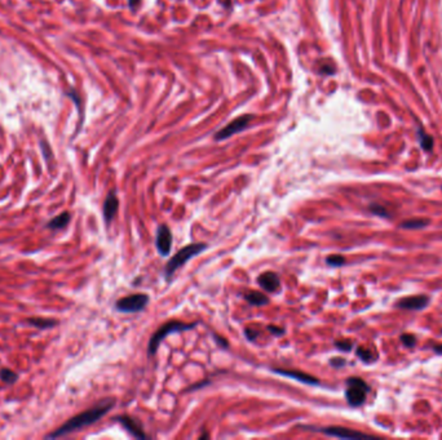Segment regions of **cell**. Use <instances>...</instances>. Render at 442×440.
Instances as JSON below:
<instances>
[{
	"label": "cell",
	"instance_id": "obj_1",
	"mask_svg": "<svg viewBox=\"0 0 442 440\" xmlns=\"http://www.w3.org/2000/svg\"><path fill=\"white\" fill-rule=\"evenodd\" d=\"M114 404H115L114 399H105V400L98 403L97 406L92 407L91 409H88L86 412L80 413L78 416L70 418L67 422L63 423L62 426H59V429L55 430L53 433L48 434L46 438L47 439H56V438L65 437L67 434L78 431V430L82 429V427L89 426L92 423L97 422L101 417H104L105 414L114 407Z\"/></svg>",
	"mask_w": 442,
	"mask_h": 440
},
{
	"label": "cell",
	"instance_id": "obj_2",
	"mask_svg": "<svg viewBox=\"0 0 442 440\" xmlns=\"http://www.w3.org/2000/svg\"><path fill=\"white\" fill-rule=\"evenodd\" d=\"M206 248H207V246H206L205 243H194V244H189V246L181 248L177 253L175 254V256L168 261L167 266H166V270H164L166 276L167 277L172 276L175 271L177 270V269H180L185 262H188L190 258H193V257H195L197 254L201 253V252H203Z\"/></svg>",
	"mask_w": 442,
	"mask_h": 440
},
{
	"label": "cell",
	"instance_id": "obj_3",
	"mask_svg": "<svg viewBox=\"0 0 442 440\" xmlns=\"http://www.w3.org/2000/svg\"><path fill=\"white\" fill-rule=\"evenodd\" d=\"M195 327V324H188V323L182 322H176V320H171V322L166 323L163 326L160 327L157 332L154 333L153 337L150 338L149 342V351L150 355H154L157 353L158 347H159L160 342L164 340V337H167L168 334L175 332H184V330H190Z\"/></svg>",
	"mask_w": 442,
	"mask_h": 440
},
{
	"label": "cell",
	"instance_id": "obj_4",
	"mask_svg": "<svg viewBox=\"0 0 442 440\" xmlns=\"http://www.w3.org/2000/svg\"><path fill=\"white\" fill-rule=\"evenodd\" d=\"M370 392V386L362 378L351 377L347 380L345 398L351 407H361L365 403L366 396Z\"/></svg>",
	"mask_w": 442,
	"mask_h": 440
},
{
	"label": "cell",
	"instance_id": "obj_5",
	"mask_svg": "<svg viewBox=\"0 0 442 440\" xmlns=\"http://www.w3.org/2000/svg\"><path fill=\"white\" fill-rule=\"evenodd\" d=\"M149 302V296L145 293H136V295L127 296L117 301L115 307L120 312H127V314H132V312H139L145 308V306Z\"/></svg>",
	"mask_w": 442,
	"mask_h": 440
},
{
	"label": "cell",
	"instance_id": "obj_6",
	"mask_svg": "<svg viewBox=\"0 0 442 440\" xmlns=\"http://www.w3.org/2000/svg\"><path fill=\"white\" fill-rule=\"evenodd\" d=\"M252 116L251 115H242L239 118L234 119L232 123L225 127V128L220 129L219 132H216L215 139L216 141H223V139H227L232 136L237 135V133L242 132L248 127V123L251 121Z\"/></svg>",
	"mask_w": 442,
	"mask_h": 440
},
{
	"label": "cell",
	"instance_id": "obj_7",
	"mask_svg": "<svg viewBox=\"0 0 442 440\" xmlns=\"http://www.w3.org/2000/svg\"><path fill=\"white\" fill-rule=\"evenodd\" d=\"M318 431H322V433L328 435V437L340 438V439H371L370 435H366V434L358 433V431H354V430L345 429V427L340 426L324 427V429L318 430Z\"/></svg>",
	"mask_w": 442,
	"mask_h": 440
},
{
	"label": "cell",
	"instance_id": "obj_8",
	"mask_svg": "<svg viewBox=\"0 0 442 440\" xmlns=\"http://www.w3.org/2000/svg\"><path fill=\"white\" fill-rule=\"evenodd\" d=\"M431 298L428 296L419 295V296H409L397 302V307L404 308V310H423L424 307L429 305Z\"/></svg>",
	"mask_w": 442,
	"mask_h": 440
},
{
	"label": "cell",
	"instance_id": "obj_9",
	"mask_svg": "<svg viewBox=\"0 0 442 440\" xmlns=\"http://www.w3.org/2000/svg\"><path fill=\"white\" fill-rule=\"evenodd\" d=\"M157 249L162 256H168L172 248V234L166 225H160L157 231Z\"/></svg>",
	"mask_w": 442,
	"mask_h": 440
},
{
	"label": "cell",
	"instance_id": "obj_10",
	"mask_svg": "<svg viewBox=\"0 0 442 440\" xmlns=\"http://www.w3.org/2000/svg\"><path fill=\"white\" fill-rule=\"evenodd\" d=\"M115 421H118V422L120 423L129 434H132L135 438H139V439H145V438H147V435L144 433L143 427L140 426V423L136 422L132 417L119 416L115 418Z\"/></svg>",
	"mask_w": 442,
	"mask_h": 440
},
{
	"label": "cell",
	"instance_id": "obj_11",
	"mask_svg": "<svg viewBox=\"0 0 442 440\" xmlns=\"http://www.w3.org/2000/svg\"><path fill=\"white\" fill-rule=\"evenodd\" d=\"M273 371H274V373L285 376V377L293 378V380L303 382V384H306V385H320V381H318L317 378L313 377V376H310V374L304 373V372L286 371V369H277V368L273 369Z\"/></svg>",
	"mask_w": 442,
	"mask_h": 440
},
{
	"label": "cell",
	"instance_id": "obj_12",
	"mask_svg": "<svg viewBox=\"0 0 442 440\" xmlns=\"http://www.w3.org/2000/svg\"><path fill=\"white\" fill-rule=\"evenodd\" d=\"M258 283L264 291L266 292H275L277 289H279L281 287V280H279V276L275 273L272 271H268V273H264L258 277Z\"/></svg>",
	"mask_w": 442,
	"mask_h": 440
},
{
	"label": "cell",
	"instance_id": "obj_13",
	"mask_svg": "<svg viewBox=\"0 0 442 440\" xmlns=\"http://www.w3.org/2000/svg\"><path fill=\"white\" fill-rule=\"evenodd\" d=\"M118 207H119L118 198H117V195L112 191V192L108 195V198L105 199L104 203V219L106 223H110V222L113 221V219H114L115 215H117Z\"/></svg>",
	"mask_w": 442,
	"mask_h": 440
},
{
	"label": "cell",
	"instance_id": "obj_14",
	"mask_svg": "<svg viewBox=\"0 0 442 440\" xmlns=\"http://www.w3.org/2000/svg\"><path fill=\"white\" fill-rule=\"evenodd\" d=\"M70 219H71V216H70L69 212H63L61 215L56 216L53 220H51L47 223V227L52 230H61L63 227H66L67 223L70 222Z\"/></svg>",
	"mask_w": 442,
	"mask_h": 440
},
{
	"label": "cell",
	"instance_id": "obj_15",
	"mask_svg": "<svg viewBox=\"0 0 442 440\" xmlns=\"http://www.w3.org/2000/svg\"><path fill=\"white\" fill-rule=\"evenodd\" d=\"M416 135H418V139L421 149L424 150V151H427V153H428V151H432L433 145H435V139H433V137L425 132L423 127H419L418 131H416Z\"/></svg>",
	"mask_w": 442,
	"mask_h": 440
},
{
	"label": "cell",
	"instance_id": "obj_16",
	"mask_svg": "<svg viewBox=\"0 0 442 440\" xmlns=\"http://www.w3.org/2000/svg\"><path fill=\"white\" fill-rule=\"evenodd\" d=\"M244 298H246V301H247L250 305L254 306H264L269 302V298L265 295H263L261 292H255V291L248 292V293H246Z\"/></svg>",
	"mask_w": 442,
	"mask_h": 440
},
{
	"label": "cell",
	"instance_id": "obj_17",
	"mask_svg": "<svg viewBox=\"0 0 442 440\" xmlns=\"http://www.w3.org/2000/svg\"><path fill=\"white\" fill-rule=\"evenodd\" d=\"M429 225L428 219H410L401 223V227L406 230H419Z\"/></svg>",
	"mask_w": 442,
	"mask_h": 440
},
{
	"label": "cell",
	"instance_id": "obj_18",
	"mask_svg": "<svg viewBox=\"0 0 442 440\" xmlns=\"http://www.w3.org/2000/svg\"><path fill=\"white\" fill-rule=\"evenodd\" d=\"M28 323L30 326L35 327V328H39V330H48V328L56 326L57 320L47 319V318H31V319L28 320Z\"/></svg>",
	"mask_w": 442,
	"mask_h": 440
},
{
	"label": "cell",
	"instance_id": "obj_19",
	"mask_svg": "<svg viewBox=\"0 0 442 440\" xmlns=\"http://www.w3.org/2000/svg\"><path fill=\"white\" fill-rule=\"evenodd\" d=\"M0 380L5 382V384L12 385L14 382H17L18 374L12 371V369H9V368H3V369H0Z\"/></svg>",
	"mask_w": 442,
	"mask_h": 440
},
{
	"label": "cell",
	"instance_id": "obj_20",
	"mask_svg": "<svg viewBox=\"0 0 442 440\" xmlns=\"http://www.w3.org/2000/svg\"><path fill=\"white\" fill-rule=\"evenodd\" d=\"M369 209L373 215L378 216V217H382V219H389V213H388L386 209L384 208V207H382L380 204H371Z\"/></svg>",
	"mask_w": 442,
	"mask_h": 440
},
{
	"label": "cell",
	"instance_id": "obj_21",
	"mask_svg": "<svg viewBox=\"0 0 442 440\" xmlns=\"http://www.w3.org/2000/svg\"><path fill=\"white\" fill-rule=\"evenodd\" d=\"M326 262L330 266H343L345 264V258L343 256H340V254H332V256H328L326 258Z\"/></svg>",
	"mask_w": 442,
	"mask_h": 440
},
{
	"label": "cell",
	"instance_id": "obj_22",
	"mask_svg": "<svg viewBox=\"0 0 442 440\" xmlns=\"http://www.w3.org/2000/svg\"><path fill=\"white\" fill-rule=\"evenodd\" d=\"M401 342L406 347H414L416 343V337L410 333H404V334H401Z\"/></svg>",
	"mask_w": 442,
	"mask_h": 440
},
{
	"label": "cell",
	"instance_id": "obj_23",
	"mask_svg": "<svg viewBox=\"0 0 442 440\" xmlns=\"http://www.w3.org/2000/svg\"><path fill=\"white\" fill-rule=\"evenodd\" d=\"M357 357H358L362 361H365V363H371V361H373V355H371V353H370L369 350L363 349V347H358V349H357Z\"/></svg>",
	"mask_w": 442,
	"mask_h": 440
},
{
	"label": "cell",
	"instance_id": "obj_24",
	"mask_svg": "<svg viewBox=\"0 0 442 440\" xmlns=\"http://www.w3.org/2000/svg\"><path fill=\"white\" fill-rule=\"evenodd\" d=\"M335 346L338 347L339 350L341 351H351L352 347H353V343L348 340H341L336 341V342H335Z\"/></svg>",
	"mask_w": 442,
	"mask_h": 440
},
{
	"label": "cell",
	"instance_id": "obj_25",
	"mask_svg": "<svg viewBox=\"0 0 442 440\" xmlns=\"http://www.w3.org/2000/svg\"><path fill=\"white\" fill-rule=\"evenodd\" d=\"M330 364L335 368H341L343 365H345V360L343 358H334V359H331Z\"/></svg>",
	"mask_w": 442,
	"mask_h": 440
},
{
	"label": "cell",
	"instance_id": "obj_26",
	"mask_svg": "<svg viewBox=\"0 0 442 440\" xmlns=\"http://www.w3.org/2000/svg\"><path fill=\"white\" fill-rule=\"evenodd\" d=\"M268 330L270 333H273V334H275V336H281V334L285 333V330H283V328H277L275 326H269Z\"/></svg>",
	"mask_w": 442,
	"mask_h": 440
},
{
	"label": "cell",
	"instance_id": "obj_27",
	"mask_svg": "<svg viewBox=\"0 0 442 440\" xmlns=\"http://www.w3.org/2000/svg\"><path fill=\"white\" fill-rule=\"evenodd\" d=\"M215 341L217 343H219L220 346H223L224 349H227L228 347V341L225 340V338H223V337H219V336H215Z\"/></svg>",
	"mask_w": 442,
	"mask_h": 440
},
{
	"label": "cell",
	"instance_id": "obj_28",
	"mask_svg": "<svg viewBox=\"0 0 442 440\" xmlns=\"http://www.w3.org/2000/svg\"><path fill=\"white\" fill-rule=\"evenodd\" d=\"M244 333H246V336H247L248 340H255V338H256V334H258V332H255V330H244Z\"/></svg>",
	"mask_w": 442,
	"mask_h": 440
},
{
	"label": "cell",
	"instance_id": "obj_29",
	"mask_svg": "<svg viewBox=\"0 0 442 440\" xmlns=\"http://www.w3.org/2000/svg\"><path fill=\"white\" fill-rule=\"evenodd\" d=\"M128 3H129V7H131V9H135L136 5H139L140 4V0H128Z\"/></svg>",
	"mask_w": 442,
	"mask_h": 440
},
{
	"label": "cell",
	"instance_id": "obj_30",
	"mask_svg": "<svg viewBox=\"0 0 442 440\" xmlns=\"http://www.w3.org/2000/svg\"><path fill=\"white\" fill-rule=\"evenodd\" d=\"M433 350H435V353L437 354V355H442V343L441 345H436V346H433Z\"/></svg>",
	"mask_w": 442,
	"mask_h": 440
}]
</instances>
